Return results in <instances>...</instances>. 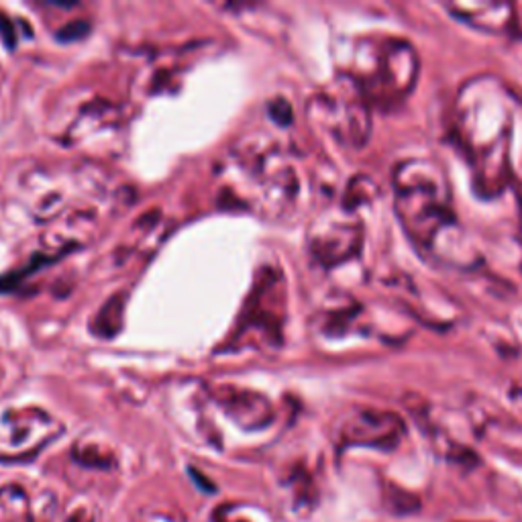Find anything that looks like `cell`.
Returning <instances> with one entry per match:
<instances>
[{
	"label": "cell",
	"mask_w": 522,
	"mask_h": 522,
	"mask_svg": "<svg viewBox=\"0 0 522 522\" xmlns=\"http://www.w3.org/2000/svg\"><path fill=\"white\" fill-rule=\"evenodd\" d=\"M361 249V225L351 223V225H339L333 227L331 235L314 245L316 255L322 259V263H341L343 259L355 255Z\"/></svg>",
	"instance_id": "cell-5"
},
{
	"label": "cell",
	"mask_w": 522,
	"mask_h": 522,
	"mask_svg": "<svg viewBox=\"0 0 522 522\" xmlns=\"http://www.w3.org/2000/svg\"><path fill=\"white\" fill-rule=\"evenodd\" d=\"M190 476L194 478V481H196V485H198V488L207 490V492H210V494H212V492L216 490V488H214L212 483H209V480H207V478H202V476H200V474H198L196 469H190Z\"/></svg>",
	"instance_id": "cell-11"
},
{
	"label": "cell",
	"mask_w": 522,
	"mask_h": 522,
	"mask_svg": "<svg viewBox=\"0 0 522 522\" xmlns=\"http://www.w3.org/2000/svg\"><path fill=\"white\" fill-rule=\"evenodd\" d=\"M0 35H2V41L8 49H15L17 45V33H15V27L13 22L8 21L2 13H0Z\"/></svg>",
	"instance_id": "cell-10"
},
{
	"label": "cell",
	"mask_w": 522,
	"mask_h": 522,
	"mask_svg": "<svg viewBox=\"0 0 522 522\" xmlns=\"http://www.w3.org/2000/svg\"><path fill=\"white\" fill-rule=\"evenodd\" d=\"M86 33H88V22L74 21L70 22V25H65L63 29H60L58 31V37L62 41H76V39H82Z\"/></svg>",
	"instance_id": "cell-8"
},
{
	"label": "cell",
	"mask_w": 522,
	"mask_h": 522,
	"mask_svg": "<svg viewBox=\"0 0 522 522\" xmlns=\"http://www.w3.org/2000/svg\"><path fill=\"white\" fill-rule=\"evenodd\" d=\"M388 502H390V508L392 512H398V514H406V512H415L420 508V502L417 500V496L404 492L402 488L398 485H390L388 490Z\"/></svg>",
	"instance_id": "cell-7"
},
{
	"label": "cell",
	"mask_w": 522,
	"mask_h": 522,
	"mask_svg": "<svg viewBox=\"0 0 522 522\" xmlns=\"http://www.w3.org/2000/svg\"><path fill=\"white\" fill-rule=\"evenodd\" d=\"M121 296H115L105 308L100 311V314L96 316L94 320V333L100 334V337H112L121 329V314H123V306H121Z\"/></svg>",
	"instance_id": "cell-6"
},
{
	"label": "cell",
	"mask_w": 522,
	"mask_h": 522,
	"mask_svg": "<svg viewBox=\"0 0 522 522\" xmlns=\"http://www.w3.org/2000/svg\"><path fill=\"white\" fill-rule=\"evenodd\" d=\"M459 133L476 169V190L483 198L500 194L510 178L512 108L508 90L498 80L485 115V78L463 86L459 96Z\"/></svg>",
	"instance_id": "cell-1"
},
{
	"label": "cell",
	"mask_w": 522,
	"mask_h": 522,
	"mask_svg": "<svg viewBox=\"0 0 522 522\" xmlns=\"http://www.w3.org/2000/svg\"><path fill=\"white\" fill-rule=\"evenodd\" d=\"M396 214L422 253H433L441 233L457 227L453 196L445 169L429 159L400 162L392 171Z\"/></svg>",
	"instance_id": "cell-2"
},
{
	"label": "cell",
	"mask_w": 522,
	"mask_h": 522,
	"mask_svg": "<svg viewBox=\"0 0 522 522\" xmlns=\"http://www.w3.org/2000/svg\"><path fill=\"white\" fill-rule=\"evenodd\" d=\"M447 11L455 19L494 35L508 33L516 21L514 4L510 2H449Z\"/></svg>",
	"instance_id": "cell-4"
},
{
	"label": "cell",
	"mask_w": 522,
	"mask_h": 522,
	"mask_svg": "<svg viewBox=\"0 0 522 522\" xmlns=\"http://www.w3.org/2000/svg\"><path fill=\"white\" fill-rule=\"evenodd\" d=\"M270 112H272V117L280 123V125H286V123H290L292 121V110H290V105L286 103V100H282V98H278V100H273L272 105H270Z\"/></svg>",
	"instance_id": "cell-9"
},
{
	"label": "cell",
	"mask_w": 522,
	"mask_h": 522,
	"mask_svg": "<svg viewBox=\"0 0 522 522\" xmlns=\"http://www.w3.org/2000/svg\"><path fill=\"white\" fill-rule=\"evenodd\" d=\"M370 53L374 65L359 78L357 86L367 103L390 110L406 100L417 84L420 70L417 51L404 39L381 37L372 41Z\"/></svg>",
	"instance_id": "cell-3"
}]
</instances>
